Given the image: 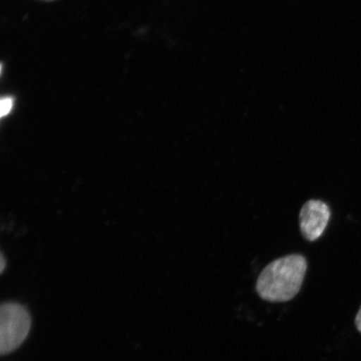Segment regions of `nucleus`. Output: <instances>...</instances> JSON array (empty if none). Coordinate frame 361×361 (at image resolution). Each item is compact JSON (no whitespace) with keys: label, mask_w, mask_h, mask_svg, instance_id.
Wrapping results in <instances>:
<instances>
[{"label":"nucleus","mask_w":361,"mask_h":361,"mask_svg":"<svg viewBox=\"0 0 361 361\" xmlns=\"http://www.w3.org/2000/svg\"><path fill=\"white\" fill-rule=\"evenodd\" d=\"M4 269V259L3 255L1 256V271Z\"/></svg>","instance_id":"423d86ee"},{"label":"nucleus","mask_w":361,"mask_h":361,"mask_svg":"<svg viewBox=\"0 0 361 361\" xmlns=\"http://www.w3.org/2000/svg\"><path fill=\"white\" fill-rule=\"evenodd\" d=\"M45 1H52V0H45Z\"/></svg>","instance_id":"0eeeda50"},{"label":"nucleus","mask_w":361,"mask_h":361,"mask_svg":"<svg viewBox=\"0 0 361 361\" xmlns=\"http://www.w3.org/2000/svg\"><path fill=\"white\" fill-rule=\"evenodd\" d=\"M13 105V99L11 97H6L0 102V116L1 117L10 114Z\"/></svg>","instance_id":"20e7f679"},{"label":"nucleus","mask_w":361,"mask_h":361,"mask_svg":"<svg viewBox=\"0 0 361 361\" xmlns=\"http://www.w3.org/2000/svg\"><path fill=\"white\" fill-rule=\"evenodd\" d=\"M307 268L303 255H290L275 259L262 271L256 291L261 299L273 303L290 301L300 291Z\"/></svg>","instance_id":"f257e3e1"},{"label":"nucleus","mask_w":361,"mask_h":361,"mask_svg":"<svg viewBox=\"0 0 361 361\" xmlns=\"http://www.w3.org/2000/svg\"><path fill=\"white\" fill-rule=\"evenodd\" d=\"M355 326H356V328H357L358 331L361 333V306L358 311L357 314H356Z\"/></svg>","instance_id":"39448f33"},{"label":"nucleus","mask_w":361,"mask_h":361,"mask_svg":"<svg viewBox=\"0 0 361 361\" xmlns=\"http://www.w3.org/2000/svg\"><path fill=\"white\" fill-rule=\"evenodd\" d=\"M331 218V209L322 200L307 201L300 213V228L302 235L310 242L317 240L326 230Z\"/></svg>","instance_id":"7ed1b4c3"},{"label":"nucleus","mask_w":361,"mask_h":361,"mask_svg":"<svg viewBox=\"0 0 361 361\" xmlns=\"http://www.w3.org/2000/svg\"><path fill=\"white\" fill-rule=\"evenodd\" d=\"M30 315L24 306L6 303L0 310V352L2 355L16 350L29 335Z\"/></svg>","instance_id":"f03ea898"}]
</instances>
